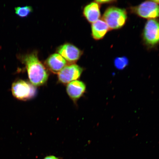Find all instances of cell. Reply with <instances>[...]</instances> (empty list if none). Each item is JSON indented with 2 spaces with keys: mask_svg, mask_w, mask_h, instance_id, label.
I'll return each instance as SVG.
<instances>
[{
  "mask_svg": "<svg viewBox=\"0 0 159 159\" xmlns=\"http://www.w3.org/2000/svg\"><path fill=\"white\" fill-rule=\"evenodd\" d=\"M22 62L25 65L30 81L34 86L44 84L49 75L46 68L41 62L36 52L20 56Z\"/></svg>",
  "mask_w": 159,
  "mask_h": 159,
  "instance_id": "6da1fadb",
  "label": "cell"
},
{
  "mask_svg": "<svg viewBox=\"0 0 159 159\" xmlns=\"http://www.w3.org/2000/svg\"><path fill=\"white\" fill-rule=\"evenodd\" d=\"M103 20L111 29H118L122 27L126 21L127 15L125 9L111 7L106 10Z\"/></svg>",
  "mask_w": 159,
  "mask_h": 159,
  "instance_id": "7a4b0ae2",
  "label": "cell"
},
{
  "mask_svg": "<svg viewBox=\"0 0 159 159\" xmlns=\"http://www.w3.org/2000/svg\"><path fill=\"white\" fill-rule=\"evenodd\" d=\"M11 91L16 98L23 101L32 98L37 93L36 89L32 84L22 80L16 81L13 83Z\"/></svg>",
  "mask_w": 159,
  "mask_h": 159,
  "instance_id": "3957f363",
  "label": "cell"
},
{
  "mask_svg": "<svg viewBox=\"0 0 159 159\" xmlns=\"http://www.w3.org/2000/svg\"><path fill=\"white\" fill-rule=\"evenodd\" d=\"M83 71L82 67L75 63L66 65L58 73L59 82L63 84H69L79 79Z\"/></svg>",
  "mask_w": 159,
  "mask_h": 159,
  "instance_id": "277c9868",
  "label": "cell"
},
{
  "mask_svg": "<svg viewBox=\"0 0 159 159\" xmlns=\"http://www.w3.org/2000/svg\"><path fill=\"white\" fill-rule=\"evenodd\" d=\"M57 52L70 64H74L80 58L83 51L71 43H67L61 45L57 49Z\"/></svg>",
  "mask_w": 159,
  "mask_h": 159,
  "instance_id": "5b68a950",
  "label": "cell"
},
{
  "mask_svg": "<svg viewBox=\"0 0 159 159\" xmlns=\"http://www.w3.org/2000/svg\"><path fill=\"white\" fill-rule=\"evenodd\" d=\"M145 42L148 44L154 45L159 42V22L151 19L147 22L144 31Z\"/></svg>",
  "mask_w": 159,
  "mask_h": 159,
  "instance_id": "8992f818",
  "label": "cell"
},
{
  "mask_svg": "<svg viewBox=\"0 0 159 159\" xmlns=\"http://www.w3.org/2000/svg\"><path fill=\"white\" fill-rule=\"evenodd\" d=\"M137 14L146 19L159 17V5L153 1H146L135 8Z\"/></svg>",
  "mask_w": 159,
  "mask_h": 159,
  "instance_id": "52a82bcc",
  "label": "cell"
},
{
  "mask_svg": "<svg viewBox=\"0 0 159 159\" xmlns=\"http://www.w3.org/2000/svg\"><path fill=\"white\" fill-rule=\"evenodd\" d=\"M66 64V61L57 53L51 55L45 62V67L55 74H58Z\"/></svg>",
  "mask_w": 159,
  "mask_h": 159,
  "instance_id": "ba28073f",
  "label": "cell"
},
{
  "mask_svg": "<svg viewBox=\"0 0 159 159\" xmlns=\"http://www.w3.org/2000/svg\"><path fill=\"white\" fill-rule=\"evenodd\" d=\"M86 90V85L81 81L75 80L69 83L66 91L69 97L75 101L82 96Z\"/></svg>",
  "mask_w": 159,
  "mask_h": 159,
  "instance_id": "9c48e42d",
  "label": "cell"
},
{
  "mask_svg": "<svg viewBox=\"0 0 159 159\" xmlns=\"http://www.w3.org/2000/svg\"><path fill=\"white\" fill-rule=\"evenodd\" d=\"M83 14L89 23H93L98 20L101 16L99 4L95 2L89 4L84 7Z\"/></svg>",
  "mask_w": 159,
  "mask_h": 159,
  "instance_id": "30bf717a",
  "label": "cell"
},
{
  "mask_svg": "<svg viewBox=\"0 0 159 159\" xmlns=\"http://www.w3.org/2000/svg\"><path fill=\"white\" fill-rule=\"evenodd\" d=\"M108 25L104 20L99 19L92 23L91 26L92 36L95 39L103 38L109 30Z\"/></svg>",
  "mask_w": 159,
  "mask_h": 159,
  "instance_id": "8fae6325",
  "label": "cell"
},
{
  "mask_svg": "<svg viewBox=\"0 0 159 159\" xmlns=\"http://www.w3.org/2000/svg\"><path fill=\"white\" fill-rule=\"evenodd\" d=\"M15 13L21 17L28 16L32 12L33 8L30 6H26L25 7H17L15 8Z\"/></svg>",
  "mask_w": 159,
  "mask_h": 159,
  "instance_id": "7c38bea8",
  "label": "cell"
},
{
  "mask_svg": "<svg viewBox=\"0 0 159 159\" xmlns=\"http://www.w3.org/2000/svg\"><path fill=\"white\" fill-rule=\"evenodd\" d=\"M114 63L115 66L117 69L122 70L128 65V60L125 57H118L115 59Z\"/></svg>",
  "mask_w": 159,
  "mask_h": 159,
  "instance_id": "4fadbf2b",
  "label": "cell"
},
{
  "mask_svg": "<svg viewBox=\"0 0 159 159\" xmlns=\"http://www.w3.org/2000/svg\"><path fill=\"white\" fill-rule=\"evenodd\" d=\"M95 2H96L98 3V4H102L111 3L112 2L114 1H108V0H107V1H96Z\"/></svg>",
  "mask_w": 159,
  "mask_h": 159,
  "instance_id": "5bb4252c",
  "label": "cell"
},
{
  "mask_svg": "<svg viewBox=\"0 0 159 159\" xmlns=\"http://www.w3.org/2000/svg\"><path fill=\"white\" fill-rule=\"evenodd\" d=\"M44 159H59L54 156H49L46 157Z\"/></svg>",
  "mask_w": 159,
  "mask_h": 159,
  "instance_id": "9a60e30c",
  "label": "cell"
}]
</instances>
